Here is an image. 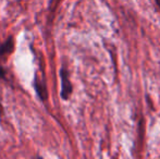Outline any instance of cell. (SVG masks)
Segmentation results:
<instances>
[{"label":"cell","instance_id":"cell-4","mask_svg":"<svg viewBox=\"0 0 160 159\" xmlns=\"http://www.w3.org/2000/svg\"><path fill=\"white\" fill-rule=\"evenodd\" d=\"M4 77H6V71H4V69L0 66V79H4Z\"/></svg>","mask_w":160,"mask_h":159},{"label":"cell","instance_id":"cell-1","mask_svg":"<svg viewBox=\"0 0 160 159\" xmlns=\"http://www.w3.org/2000/svg\"><path fill=\"white\" fill-rule=\"evenodd\" d=\"M60 77H61V97L62 99L68 100L70 98L73 91L72 87V83L70 81L69 72L65 68H62L60 71Z\"/></svg>","mask_w":160,"mask_h":159},{"label":"cell","instance_id":"cell-5","mask_svg":"<svg viewBox=\"0 0 160 159\" xmlns=\"http://www.w3.org/2000/svg\"><path fill=\"white\" fill-rule=\"evenodd\" d=\"M156 3H157V6L160 8V0H156Z\"/></svg>","mask_w":160,"mask_h":159},{"label":"cell","instance_id":"cell-2","mask_svg":"<svg viewBox=\"0 0 160 159\" xmlns=\"http://www.w3.org/2000/svg\"><path fill=\"white\" fill-rule=\"evenodd\" d=\"M34 87H35L36 94L38 95V97L44 102L48 98V92H47L46 83L44 82V80L38 79L37 77H35V81H34Z\"/></svg>","mask_w":160,"mask_h":159},{"label":"cell","instance_id":"cell-3","mask_svg":"<svg viewBox=\"0 0 160 159\" xmlns=\"http://www.w3.org/2000/svg\"><path fill=\"white\" fill-rule=\"evenodd\" d=\"M13 49H14V40H13L12 36H10L8 37L6 42L0 45V56L10 55L13 51Z\"/></svg>","mask_w":160,"mask_h":159}]
</instances>
